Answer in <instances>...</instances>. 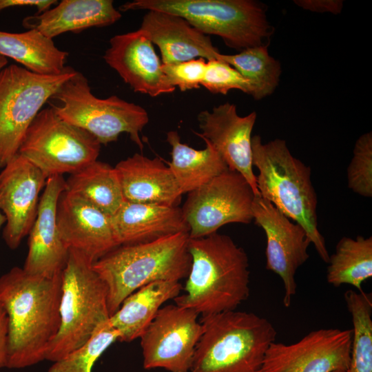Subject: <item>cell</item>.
Wrapping results in <instances>:
<instances>
[{
	"label": "cell",
	"instance_id": "obj_11",
	"mask_svg": "<svg viewBox=\"0 0 372 372\" xmlns=\"http://www.w3.org/2000/svg\"><path fill=\"white\" fill-rule=\"evenodd\" d=\"M255 195L247 180L230 169L188 193L181 209L189 238L207 236L229 223L249 224Z\"/></svg>",
	"mask_w": 372,
	"mask_h": 372
},
{
	"label": "cell",
	"instance_id": "obj_24",
	"mask_svg": "<svg viewBox=\"0 0 372 372\" xmlns=\"http://www.w3.org/2000/svg\"><path fill=\"white\" fill-rule=\"evenodd\" d=\"M182 285L177 281H156L128 296L109 322L119 333L118 341L140 338L162 305L179 296Z\"/></svg>",
	"mask_w": 372,
	"mask_h": 372
},
{
	"label": "cell",
	"instance_id": "obj_4",
	"mask_svg": "<svg viewBox=\"0 0 372 372\" xmlns=\"http://www.w3.org/2000/svg\"><path fill=\"white\" fill-rule=\"evenodd\" d=\"M251 152L253 167L258 170L256 177L260 195L304 228L319 256L327 263L329 254L318 227V200L311 168L291 154L282 139L262 143L261 137L255 135Z\"/></svg>",
	"mask_w": 372,
	"mask_h": 372
},
{
	"label": "cell",
	"instance_id": "obj_18",
	"mask_svg": "<svg viewBox=\"0 0 372 372\" xmlns=\"http://www.w3.org/2000/svg\"><path fill=\"white\" fill-rule=\"evenodd\" d=\"M103 59L135 92L156 97L176 89L164 74L153 43L141 29L112 37Z\"/></svg>",
	"mask_w": 372,
	"mask_h": 372
},
{
	"label": "cell",
	"instance_id": "obj_36",
	"mask_svg": "<svg viewBox=\"0 0 372 372\" xmlns=\"http://www.w3.org/2000/svg\"><path fill=\"white\" fill-rule=\"evenodd\" d=\"M56 3L55 0H0V12L14 7H34L37 9V13H41Z\"/></svg>",
	"mask_w": 372,
	"mask_h": 372
},
{
	"label": "cell",
	"instance_id": "obj_23",
	"mask_svg": "<svg viewBox=\"0 0 372 372\" xmlns=\"http://www.w3.org/2000/svg\"><path fill=\"white\" fill-rule=\"evenodd\" d=\"M121 18L112 0H62L55 7L25 17L23 26L53 39L68 32L108 26Z\"/></svg>",
	"mask_w": 372,
	"mask_h": 372
},
{
	"label": "cell",
	"instance_id": "obj_15",
	"mask_svg": "<svg viewBox=\"0 0 372 372\" xmlns=\"http://www.w3.org/2000/svg\"><path fill=\"white\" fill-rule=\"evenodd\" d=\"M48 177L17 154L0 173V211L6 217L3 238L17 249L28 235L37 216L39 195Z\"/></svg>",
	"mask_w": 372,
	"mask_h": 372
},
{
	"label": "cell",
	"instance_id": "obj_38",
	"mask_svg": "<svg viewBox=\"0 0 372 372\" xmlns=\"http://www.w3.org/2000/svg\"><path fill=\"white\" fill-rule=\"evenodd\" d=\"M8 59L4 56H0V71L8 65Z\"/></svg>",
	"mask_w": 372,
	"mask_h": 372
},
{
	"label": "cell",
	"instance_id": "obj_32",
	"mask_svg": "<svg viewBox=\"0 0 372 372\" xmlns=\"http://www.w3.org/2000/svg\"><path fill=\"white\" fill-rule=\"evenodd\" d=\"M347 176L348 187L352 192L363 197H372L371 132L361 135L356 141Z\"/></svg>",
	"mask_w": 372,
	"mask_h": 372
},
{
	"label": "cell",
	"instance_id": "obj_1",
	"mask_svg": "<svg viewBox=\"0 0 372 372\" xmlns=\"http://www.w3.org/2000/svg\"><path fill=\"white\" fill-rule=\"evenodd\" d=\"M62 273L48 278L14 267L0 276V303L8 319L6 368L45 360L60 327Z\"/></svg>",
	"mask_w": 372,
	"mask_h": 372
},
{
	"label": "cell",
	"instance_id": "obj_13",
	"mask_svg": "<svg viewBox=\"0 0 372 372\" xmlns=\"http://www.w3.org/2000/svg\"><path fill=\"white\" fill-rule=\"evenodd\" d=\"M352 329H320L297 342H272L258 372L347 371Z\"/></svg>",
	"mask_w": 372,
	"mask_h": 372
},
{
	"label": "cell",
	"instance_id": "obj_12",
	"mask_svg": "<svg viewBox=\"0 0 372 372\" xmlns=\"http://www.w3.org/2000/svg\"><path fill=\"white\" fill-rule=\"evenodd\" d=\"M192 309L162 307L140 337L143 368L189 372L203 327Z\"/></svg>",
	"mask_w": 372,
	"mask_h": 372
},
{
	"label": "cell",
	"instance_id": "obj_14",
	"mask_svg": "<svg viewBox=\"0 0 372 372\" xmlns=\"http://www.w3.org/2000/svg\"><path fill=\"white\" fill-rule=\"evenodd\" d=\"M252 214L255 223L266 235V269L282 279L283 304L289 307L296 293V273L309 258L307 249L311 242L300 225L292 223L260 194L254 198Z\"/></svg>",
	"mask_w": 372,
	"mask_h": 372
},
{
	"label": "cell",
	"instance_id": "obj_2",
	"mask_svg": "<svg viewBox=\"0 0 372 372\" xmlns=\"http://www.w3.org/2000/svg\"><path fill=\"white\" fill-rule=\"evenodd\" d=\"M188 251L191 267L176 305L203 317L236 310L249 298L248 256L230 236L215 232L189 238Z\"/></svg>",
	"mask_w": 372,
	"mask_h": 372
},
{
	"label": "cell",
	"instance_id": "obj_34",
	"mask_svg": "<svg viewBox=\"0 0 372 372\" xmlns=\"http://www.w3.org/2000/svg\"><path fill=\"white\" fill-rule=\"evenodd\" d=\"M207 62L198 58L176 63L162 64V70L170 84L182 92L200 87Z\"/></svg>",
	"mask_w": 372,
	"mask_h": 372
},
{
	"label": "cell",
	"instance_id": "obj_37",
	"mask_svg": "<svg viewBox=\"0 0 372 372\" xmlns=\"http://www.w3.org/2000/svg\"><path fill=\"white\" fill-rule=\"evenodd\" d=\"M8 335V319L3 306L0 303V369L6 367Z\"/></svg>",
	"mask_w": 372,
	"mask_h": 372
},
{
	"label": "cell",
	"instance_id": "obj_26",
	"mask_svg": "<svg viewBox=\"0 0 372 372\" xmlns=\"http://www.w3.org/2000/svg\"><path fill=\"white\" fill-rule=\"evenodd\" d=\"M0 56L10 58L39 74L62 73L68 53L37 30L12 33L0 30Z\"/></svg>",
	"mask_w": 372,
	"mask_h": 372
},
{
	"label": "cell",
	"instance_id": "obj_27",
	"mask_svg": "<svg viewBox=\"0 0 372 372\" xmlns=\"http://www.w3.org/2000/svg\"><path fill=\"white\" fill-rule=\"evenodd\" d=\"M65 191L112 216L125 201L114 167L98 160L70 174Z\"/></svg>",
	"mask_w": 372,
	"mask_h": 372
},
{
	"label": "cell",
	"instance_id": "obj_5",
	"mask_svg": "<svg viewBox=\"0 0 372 372\" xmlns=\"http://www.w3.org/2000/svg\"><path fill=\"white\" fill-rule=\"evenodd\" d=\"M203 334L189 372H258L277 332L254 313L228 311L203 316Z\"/></svg>",
	"mask_w": 372,
	"mask_h": 372
},
{
	"label": "cell",
	"instance_id": "obj_6",
	"mask_svg": "<svg viewBox=\"0 0 372 372\" xmlns=\"http://www.w3.org/2000/svg\"><path fill=\"white\" fill-rule=\"evenodd\" d=\"M156 10L180 16L206 35L242 51L265 45L273 32L265 6L254 0H134L118 10Z\"/></svg>",
	"mask_w": 372,
	"mask_h": 372
},
{
	"label": "cell",
	"instance_id": "obj_10",
	"mask_svg": "<svg viewBox=\"0 0 372 372\" xmlns=\"http://www.w3.org/2000/svg\"><path fill=\"white\" fill-rule=\"evenodd\" d=\"M101 145L90 133L60 118L50 105L30 124L18 154L48 178L72 174L96 161Z\"/></svg>",
	"mask_w": 372,
	"mask_h": 372
},
{
	"label": "cell",
	"instance_id": "obj_20",
	"mask_svg": "<svg viewBox=\"0 0 372 372\" xmlns=\"http://www.w3.org/2000/svg\"><path fill=\"white\" fill-rule=\"evenodd\" d=\"M161 52L162 64L176 63L194 59H217L220 53L210 37L184 18L161 11L148 10L140 28Z\"/></svg>",
	"mask_w": 372,
	"mask_h": 372
},
{
	"label": "cell",
	"instance_id": "obj_39",
	"mask_svg": "<svg viewBox=\"0 0 372 372\" xmlns=\"http://www.w3.org/2000/svg\"><path fill=\"white\" fill-rule=\"evenodd\" d=\"M6 223V217L0 211V229Z\"/></svg>",
	"mask_w": 372,
	"mask_h": 372
},
{
	"label": "cell",
	"instance_id": "obj_16",
	"mask_svg": "<svg viewBox=\"0 0 372 372\" xmlns=\"http://www.w3.org/2000/svg\"><path fill=\"white\" fill-rule=\"evenodd\" d=\"M256 113L238 115L235 105L227 102L203 110L197 116L201 133L194 132L210 142L227 163L229 169L240 173L259 195L253 171L251 133Z\"/></svg>",
	"mask_w": 372,
	"mask_h": 372
},
{
	"label": "cell",
	"instance_id": "obj_8",
	"mask_svg": "<svg viewBox=\"0 0 372 372\" xmlns=\"http://www.w3.org/2000/svg\"><path fill=\"white\" fill-rule=\"evenodd\" d=\"M51 100L57 101L50 106L60 118L85 130L101 145L116 141L121 134L127 133L143 149L139 134L149 122L147 111L115 95L96 97L82 73L76 71Z\"/></svg>",
	"mask_w": 372,
	"mask_h": 372
},
{
	"label": "cell",
	"instance_id": "obj_21",
	"mask_svg": "<svg viewBox=\"0 0 372 372\" xmlns=\"http://www.w3.org/2000/svg\"><path fill=\"white\" fill-rule=\"evenodd\" d=\"M111 218L120 245L147 242L189 231L178 206L125 200Z\"/></svg>",
	"mask_w": 372,
	"mask_h": 372
},
{
	"label": "cell",
	"instance_id": "obj_30",
	"mask_svg": "<svg viewBox=\"0 0 372 372\" xmlns=\"http://www.w3.org/2000/svg\"><path fill=\"white\" fill-rule=\"evenodd\" d=\"M345 303L353 324L350 362L347 372H372V298L347 290Z\"/></svg>",
	"mask_w": 372,
	"mask_h": 372
},
{
	"label": "cell",
	"instance_id": "obj_17",
	"mask_svg": "<svg viewBox=\"0 0 372 372\" xmlns=\"http://www.w3.org/2000/svg\"><path fill=\"white\" fill-rule=\"evenodd\" d=\"M65 190L63 176L47 178L39 199L37 214L28 234V251L23 269L48 278L61 273L66 265L69 248L63 242L56 223V209Z\"/></svg>",
	"mask_w": 372,
	"mask_h": 372
},
{
	"label": "cell",
	"instance_id": "obj_22",
	"mask_svg": "<svg viewBox=\"0 0 372 372\" xmlns=\"http://www.w3.org/2000/svg\"><path fill=\"white\" fill-rule=\"evenodd\" d=\"M124 200L178 206L183 195L169 168L158 158L136 153L114 167Z\"/></svg>",
	"mask_w": 372,
	"mask_h": 372
},
{
	"label": "cell",
	"instance_id": "obj_9",
	"mask_svg": "<svg viewBox=\"0 0 372 372\" xmlns=\"http://www.w3.org/2000/svg\"><path fill=\"white\" fill-rule=\"evenodd\" d=\"M76 71L39 74L17 64L0 71V168L18 153L30 124L60 87Z\"/></svg>",
	"mask_w": 372,
	"mask_h": 372
},
{
	"label": "cell",
	"instance_id": "obj_19",
	"mask_svg": "<svg viewBox=\"0 0 372 372\" xmlns=\"http://www.w3.org/2000/svg\"><path fill=\"white\" fill-rule=\"evenodd\" d=\"M56 223L68 247L92 263L120 245L111 216L65 190L59 199Z\"/></svg>",
	"mask_w": 372,
	"mask_h": 372
},
{
	"label": "cell",
	"instance_id": "obj_25",
	"mask_svg": "<svg viewBox=\"0 0 372 372\" xmlns=\"http://www.w3.org/2000/svg\"><path fill=\"white\" fill-rule=\"evenodd\" d=\"M202 139L206 144L205 148L196 149L181 143L176 131L167 134L166 141L172 147V161L168 167L182 194L194 191L229 169L210 142Z\"/></svg>",
	"mask_w": 372,
	"mask_h": 372
},
{
	"label": "cell",
	"instance_id": "obj_35",
	"mask_svg": "<svg viewBox=\"0 0 372 372\" xmlns=\"http://www.w3.org/2000/svg\"><path fill=\"white\" fill-rule=\"evenodd\" d=\"M294 3L301 8L316 12L340 14L342 10L341 0H296Z\"/></svg>",
	"mask_w": 372,
	"mask_h": 372
},
{
	"label": "cell",
	"instance_id": "obj_33",
	"mask_svg": "<svg viewBox=\"0 0 372 372\" xmlns=\"http://www.w3.org/2000/svg\"><path fill=\"white\" fill-rule=\"evenodd\" d=\"M200 85L213 94H227L231 90H239L249 95L252 92L249 81L232 66L218 59L207 61Z\"/></svg>",
	"mask_w": 372,
	"mask_h": 372
},
{
	"label": "cell",
	"instance_id": "obj_29",
	"mask_svg": "<svg viewBox=\"0 0 372 372\" xmlns=\"http://www.w3.org/2000/svg\"><path fill=\"white\" fill-rule=\"evenodd\" d=\"M217 59L232 66L250 82L251 96L256 100L271 95L279 84L281 64L269 54L267 45L247 48L236 54L219 53Z\"/></svg>",
	"mask_w": 372,
	"mask_h": 372
},
{
	"label": "cell",
	"instance_id": "obj_3",
	"mask_svg": "<svg viewBox=\"0 0 372 372\" xmlns=\"http://www.w3.org/2000/svg\"><path fill=\"white\" fill-rule=\"evenodd\" d=\"M189 238L188 233H178L150 242L121 245L94 262L92 267L107 289L110 316L141 287L187 278L192 264Z\"/></svg>",
	"mask_w": 372,
	"mask_h": 372
},
{
	"label": "cell",
	"instance_id": "obj_7",
	"mask_svg": "<svg viewBox=\"0 0 372 372\" xmlns=\"http://www.w3.org/2000/svg\"><path fill=\"white\" fill-rule=\"evenodd\" d=\"M83 254L69 249L62 273L61 322L45 360L54 362L84 344L110 318L107 289Z\"/></svg>",
	"mask_w": 372,
	"mask_h": 372
},
{
	"label": "cell",
	"instance_id": "obj_40",
	"mask_svg": "<svg viewBox=\"0 0 372 372\" xmlns=\"http://www.w3.org/2000/svg\"><path fill=\"white\" fill-rule=\"evenodd\" d=\"M334 372H347V371H334Z\"/></svg>",
	"mask_w": 372,
	"mask_h": 372
},
{
	"label": "cell",
	"instance_id": "obj_31",
	"mask_svg": "<svg viewBox=\"0 0 372 372\" xmlns=\"http://www.w3.org/2000/svg\"><path fill=\"white\" fill-rule=\"evenodd\" d=\"M118 338V332L108 320L96 329L84 344L53 362L48 372H92L96 361Z\"/></svg>",
	"mask_w": 372,
	"mask_h": 372
},
{
	"label": "cell",
	"instance_id": "obj_28",
	"mask_svg": "<svg viewBox=\"0 0 372 372\" xmlns=\"http://www.w3.org/2000/svg\"><path fill=\"white\" fill-rule=\"evenodd\" d=\"M327 263V280L330 285H349L362 291V282L372 277V237H342Z\"/></svg>",
	"mask_w": 372,
	"mask_h": 372
}]
</instances>
